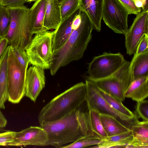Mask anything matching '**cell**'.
I'll return each mask as SVG.
<instances>
[{
    "instance_id": "obj_2",
    "label": "cell",
    "mask_w": 148,
    "mask_h": 148,
    "mask_svg": "<svg viewBox=\"0 0 148 148\" xmlns=\"http://www.w3.org/2000/svg\"><path fill=\"white\" fill-rule=\"evenodd\" d=\"M81 22L73 31L64 45L53 52L50 68L52 75H54L61 68L72 61L81 58L91 39L93 27L86 13L81 9Z\"/></svg>"
},
{
    "instance_id": "obj_20",
    "label": "cell",
    "mask_w": 148,
    "mask_h": 148,
    "mask_svg": "<svg viewBox=\"0 0 148 148\" xmlns=\"http://www.w3.org/2000/svg\"><path fill=\"white\" fill-rule=\"evenodd\" d=\"M148 96V76H144L130 83L125 93V98L137 102L145 99Z\"/></svg>"
},
{
    "instance_id": "obj_40",
    "label": "cell",
    "mask_w": 148,
    "mask_h": 148,
    "mask_svg": "<svg viewBox=\"0 0 148 148\" xmlns=\"http://www.w3.org/2000/svg\"><path fill=\"white\" fill-rule=\"evenodd\" d=\"M36 0H26V2H31L34 1H36Z\"/></svg>"
},
{
    "instance_id": "obj_10",
    "label": "cell",
    "mask_w": 148,
    "mask_h": 148,
    "mask_svg": "<svg viewBox=\"0 0 148 148\" xmlns=\"http://www.w3.org/2000/svg\"><path fill=\"white\" fill-rule=\"evenodd\" d=\"M129 13L119 0H104L102 19L114 32L125 35L128 29Z\"/></svg>"
},
{
    "instance_id": "obj_7",
    "label": "cell",
    "mask_w": 148,
    "mask_h": 148,
    "mask_svg": "<svg viewBox=\"0 0 148 148\" xmlns=\"http://www.w3.org/2000/svg\"><path fill=\"white\" fill-rule=\"evenodd\" d=\"M27 69L19 63L11 46H9L8 61V100L13 103H19L25 95V83Z\"/></svg>"
},
{
    "instance_id": "obj_18",
    "label": "cell",
    "mask_w": 148,
    "mask_h": 148,
    "mask_svg": "<svg viewBox=\"0 0 148 148\" xmlns=\"http://www.w3.org/2000/svg\"><path fill=\"white\" fill-rule=\"evenodd\" d=\"M130 83L148 76V49L139 54L134 55L130 62Z\"/></svg>"
},
{
    "instance_id": "obj_42",
    "label": "cell",
    "mask_w": 148,
    "mask_h": 148,
    "mask_svg": "<svg viewBox=\"0 0 148 148\" xmlns=\"http://www.w3.org/2000/svg\"><path fill=\"white\" fill-rule=\"evenodd\" d=\"M1 0H0V3L1 2Z\"/></svg>"
},
{
    "instance_id": "obj_9",
    "label": "cell",
    "mask_w": 148,
    "mask_h": 148,
    "mask_svg": "<svg viewBox=\"0 0 148 148\" xmlns=\"http://www.w3.org/2000/svg\"><path fill=\"white\" fill-rule=\"evenodd\" d=\"M126 60L120 52H104L95 57L89 64L87 79H97L108 77L116 71Z\"/></svg>"
},
{
    "instance_id": "obj_28",
    "label": "cell",
    "mask_w": 148,
    "mask_h": 148,
    "mask_svg": "<svg viewBox=\"0 0 148 148\" xmlns=\"http://www.w3.org/2000/svg\"><path fill=\"white\" fill-rule=\"evenodd\" d=\"M79 0H64L60 4L61 21L73 13L79 7Z\"/></svg>"
},
{
    "instance_id": "obj_41",
    "label": "cell",
    "mask_w": 148,
    "mask_h": 148,
    "mask_svg": "<svg viewBox=\"0 0 148 148\" xmlns=\"http://www.w3.org/2000/svg\"><path fill=\"white\" fill-rule=\"evenodd\" d=\"M60 4L62 2L64 1V0H58Z\"/></svg>"
},
{
    "instance_id": "obj_24",
    "label": "cell",
    "mask_w": 148,
    "mask_h": 148,
    "mask_svg": "<svg viewBox=\"0 0 148 148\" xmlns=\"http://www.w3.org/2000/svg\"><path fill=\"white\" fill-rule=\"evenodd\" d=\"M88 109L89 133L98 137L101 140L107 137L102 125L100 113L94 109Z\"/></svg>"
},
{
    "instance_id": "obj_6",
    "label": "cell",
    "mask_w": 148,
    "mask_h": 148,
    "mask_svg": "<svg viewBox=\"0 0 148 148\" xmlns=\"http://www.w3.org/2000/svg\"><path fill=\"white\" fill-rule=\"evenodd\" d=\"M130 62L126 60L116 71L108 77L97 79H87L119 101H123L125 93L130 82Z\"/></svg>"
},
{
    "instance_id": "obj_32",
    "label": "cell",
    "mask_w": 148,
    "mask_h": 148,
    "mask_svg": "<svg viewBox=\"0 0 148 148\" xmlns=\"http://www.w3.org/2000/svg\"><path fill=\"white\" fill-rule=\"evenodd\" d=\"M15 132L7 130L0 132V146H7L8 144L13 140Z\"/></svg>"
},
{
    "instance_id": "obj_39",
    "label": "cell",
    "mask_w": 148,
    "mask_h": 148,
    "mask_svg": "<svg viewBox=\"0 0 148 148\" xmlns=\"http://www.w3.org/2000/svg\"><path fill=\"white\" fill-rule=\"evenodd\" d=\"M7 130H5L3 128H1L0 127V132H4L6 131Z\"/></svg>"
},
{
    "instance_id": "obj_22",
    "label": "cell",
    "mask_w": 148,
    "mask_h": 148,
    "mask_svg": "<svg viewBox=\"0 0 148 148\" xmlns=\"http://www.w3.org/2000/svg\"><path fill=\"white\" fill-rule=\"evenodd\" d=\"M100 116L102 126L107 137L130 131L129 128L112 116L100 114Z\"/></svg>"
},
{
    "instance_id": "obj_12",
    "label": "cell",
    "mask_w": 148,
    "mask_h": 148,
    "mask_svg": "<svg viewBox=\"0 0 148 148\" xmlns=\"http://www.w3.org/2000/svg\"><path fill=\"white\" fill-rule=\"evenodd\" d=\"M47 134L42 127L30 126L18 132H16L13 141L7 146H14L32 145L46 146Z\"/></svg>"
},
{
    "instance_id": "obj_21",
    "label": "cell",
    "mask_w": 148,
    "mask_h": 148,
    "mask_svg": "<svg viewBox=\"0 0 148 148\" xmlns=\"http://www.w3.org/2000/svg\"><path fill=\"white\" fill-rule=\"evenodd\" d=\"M8 45L0 58V108H5V103L8 98L7 84Z\"/></svg>"
},
{
    "instance_id": "obj_19",
    "label": "cell",
    "mask_w": 148,
    "mask_h": 148,
    "mask_svg": "<svg viewBox=\"0 0 148 148\" xmlns=\"http://www.w3.org/2000/svg\"><path fill=\"white\" fill-rule=\"evenodd\" d=\"M61 21L60 4L58 0H46L43 27L47 30L56 29Z\"/></svg>"
},
{
    "instance_id": "obj_30",
    "label": "cell",
    "mask_w": 148,
    "mask_h": 148,
    "mask_svg": "<svg viewBox=\"0 0 148 148\" xmlns=\"http://www.w3.org/2000/svg\"><path fill=\"white\" fill-rule=\"evenodd\" d=\"M135 114L144 121H148V101L143 100L137 102Z\"/></svg>"
},
{
    "instance_id": "obj_25",
    "label": "cell",
    "mask_w": 148,
    "mask_h": 148,
    "mask_svg": "<svg viewBox=\"0 0 148 148\" xmlns=\"http://www.w3.org/2000/svg\"><path fill=\"white\" fill-rule=\"evenodd\" d=\"M101 139L89 133L76 141L60 148H79L95 145L99 144Z\"/></svg>"
},
{
    "instance_id": "obj_29",
    "label": "cell",
    "mask_w": 148,
    "mask_h": 148,
    "mask_svg": "<svg viewBox=\"0 0 148 148\" xmlns=\"http://www.w3.org/2000/svg\"><path fill=\"white\" fill-rule=\"evenodd\" d=\"M11 47L18 62L23 67L27 69L29 61L25 51L19 47Z\"/></svg>"
},
{
    "instance_id": "obj_33",
    "label": "cell",
    "mask_w": 148,
    "mask_h": 148,
    "mask_svg": "<svg viewBox=\"0 0 148 148\" xmlns=\"http://www.w3.org/2000/svg\"><path fill=\"white\" fill-rule=\"evenodd\" d=\"M148 49V35L145 34L140 40L137 46L136 51L134 54H139Z\"/></svg>"
},
{
    "instance_id": "obj_14",
    "label": "cell",
    "mask_w": 148,
    "mask_h": 148,
    "mask_svg": "<svg viewBox=\"0 0 148 148\" xmlns=\"http://www.w3.org/2000/svg\"><path fill=\"white\" fill-rule=\"evenodd\" d=\"M80 9L79 7L70 15L61 21L58 27L53 32V52L60 49L69 38L73 31L72 27L73 20Z\"/></svg>"
},
{
    "instance_id": "obj_17",
    "label": "cell",
    "mask_w": 148,
    "mask_h": 148,
    "mask_svg": "<svg viewBox=\"0 0 148 148\" xmlns=\"http://www.w3.org/2000/svg\"><path fill=\"white\" fill-rule=\"evenodd\" d=\"M130 130L133 139L126 148H148V121L138 120Z\"/></svg>"
},
{
    "instance_id": "obj_34",
    "label": "cell",
    "mask_w": 148,
    "mask_h": 148,
    "mask_svg": "<svg viewBox=\"0 0 148 148\" xmlns=\"http://www.w3.org/2000/svg\"><path fill=\"white\" fill-rule=\"evenodd\" d=\"M26 3V0H1L0 5L7 7H12L24 5Z\"/></svg>"
},
{
    "instance_id": "obj_5",
    "label": "cell",
    "mask_w": 148,
    "mask_h": 148,
    "mask_svg": "<svg viewBox=\"0 0 148 148\" xmlns=\"http://www.w3.org/2000/svg\"><path fill=\"white\" fill-rule=\"evenodd\" d=\"M53 32L44 31L35 34L25 51L32 66L49 69L52 56Z\"/></svg>"
},
{
    "instance_id": "obj_37",
    "label": "cell",
    "mask_w": 148,
    "mask_h": 148,
    "mask_svg": "<svg viewBox=\"0 0 148 148\" xmlns=\"http://www.w3.org/2000/svg\"><path fill=\"white\" fill-rule=\"evenodd\" d=\"M142 1L143 3V6L142 8L143 11H148V0H140Z\"/></svg>"
},
{
    "instance_id": "obj_1",
    "label": "cell",
    "mask_w": 148,
    "mask_h": 148,
    "mask_svg": "<svg viewBox=\"0 0 148 148\" xmlns=\"http://www.w3.org/2000/svg\"><path fill=\"white\" fill-rule=\"evenodd\" d=\"M40 126L47 134L46 146L60 148L89 133L88 111L77 109L58 120Z\"/></svg>"
},
{
    "instance_id": "obj_31",
    "label": "cell",
    "mask_w": 148,
    "mask_h": 148,
    "mask_svg": "<svg viewBox=\"0 0 148 148\" xmlns=\"http://www.w3.org/2000/svg\"><path fill=\"white\" fill-rule=\"evenodd\" d=\"M126 8L130 14L137 15L142 11V9L137 7L135 5L134 0H119Z\"/></svg>"
},
{
    "instance_id": "obj_4",
    "label": "cell",
    "mask_w": 148,
    "mask_h": 148,
    "mask_svg": "<svg viewBox=\"0 0 148 148\" xmlns=\"http://www.w3.org/2000/svg\"><path fill=\"white\" fill-rule=\"evenodd\" d=\"M8 8L11 17L5 37L8 40V45L19 47L25 50L32 38L29 30L30 8L24 5Z\"/></svg>"
},
{
    "instance_id": "obj_27",
    "label": "cell",
    "mask_w": 148,
    "mask_h": 148,
    "mask_svg": "<svg viewBox=\"0 0 148 148\" xmlns=\"http://www.w3.org/2000/svg\"><path fill=\"white\" fill-rule=\"evenodd\" d=\"M11 21V15L8 8L0 5V39L5 37Z\"/></svg>"
},
{
    "instance_id": "obj_16",
    "label": "cell",
    "mask_w": 148,
    "mask_h": 148,
    "mask_svg": "<svg viewBox=\"0 0 148 148\" xmlns=\"http://www.w3.org/2000/svg\"><path fill=\"white\" fill-rule=\"evenodd\" d=\"M46 0H36L30 8L29 30L33 35L46 30L43 27Z\"/></svg>"
},
{
    "instance_id": "obj_36",
    "label": "cell",
    "mask_w": 148,
    "mask_h": 148,
    "mask_svg": "<svg viewBox=\"0 0 148 148\" xmlns=\"http://www.w3.org/2000/svg\"><path fill=\"white\" fill-rule=\"evenodd\" d=\"M0 109V127L3 128L6 125L7 121Z\"/></svg>"
},
{
    "instance_id": "obj_23",
    "label": "cell",
    "mask_w": 148,
    "mask_h": 148,
    "mask_svg": "<svg viewBox=\"0 0 148 148\" xmlns=\"http://www.w3.org/2000/svg\"><path fill=\"white\" fill-rule=\"evenodd\" d=\"M133 139L131 130L102 139L101 142L92 147L99 148H126Z\"/></svg>"
},
{
    "instance_id": "obj_13",
    "label": "cell",
    "mask_w": 148,
    "mask_h": 148,
    "mask_svg": "<svg viewBox=\"0 0 148 148\" xmlns=\"http://www.w3.org/2000/svg\"><path fill=\"white\" fill-rule=\"evenodd\" d=\"M45 84L43 69L32 66L27 70L25 83L26 97L35 102Z\"/></svg>"
},
{
    "instance_id": "obj_15",
    "label": "cell",
    "mask_w": 148,
    "mask_h": 148,
    "mask_svg": "<svg viewBox=\"0 0 148 148\" xmlns=\"http://www.w3.org/2000/svg\"><path fill=\"white\" fill-rule=\"evenodd\" d=\"M104 0H79V7L87 14L93 29L98 32L101 30V21Z\"/></svg>"
},
{
    "instance_id": "obj_26",
    "label": "cell",
    "mask_w": 148,
    "mask_h": 148,
    "mask_svg": "<svg viewBox=\"0 0 148 148\" xmlns=\"http://www.w3.org/2000/svg\"><path fill=\"white\" fill-rule=\"evenodd\" d=\"M99 89L101 95L116 110L129 117H134L137 115L125 106L122 102L119 101L111 95Z\"/></svg>"
},
{
    "instance_id": "obj_3",
    "label": "cell",
    "mask_w": 148,
    "mask_h": 148,
    "mask_svg": "<svg viewBox=\"0 0 148 148\" xmlns=\"http://www.w3.org/2000/svg\"><path fill=\"white\" fill-rule=\"evenodd\" d=\"M85 83L73 85L52 99L41 109L38 117L40 125L58 120L79 109L86 102Z\"/></svg>"
},
{
    "instance_id": "obj_35",
    "label": "cell",
    "mask_w": 148,
    "mask_h": 148,
    "mask_svg": "<svg viewBox=\"0 0 148 148\" xmlns=\"http://www.w3.org/2000/svg\"><path fill=\"white\" fill-rule=\"evenodd\" d=\"M8 41L5 37L0 39V58L8 45Z\"/></svg>"
},
{
    "instance_id": "obj_8",
    "label": "cell",
    "mask_w": 148,
    "mask_h": 148,
    "mask_svg": "<svg viewBox=\"0 0 148 148\" xmlns=\"http://www.w3.org/2000/svg\"><path fill=\"white\" fill-rule=\"evenodd\" d=\"M86 93V102L88 109H93L102 114L112 116L130 129L138 120L136 115L130 117L119 112L112 107L103 97L99 89L92 82L86 79L85 82Z\"/></svg>"
},
{
    "instance_id": "obj_38",
    "label": "cell",
    "mask_w": 148,
    "mask_h": 148,
    "mask_svg": "<svg viewBox=\"0 0 148 148\" xmlns=\"http://www.w3.org/2000/svg\"><path fill=\"white\" fill-rule=\"evenodd\" d=\"M135 5L138 8L142 9L143 6V3L140 0H134Z\"/></svg>"
},
{
    "instance_id": "obj_11",
    "label": "cell",
    "mask_w": 148,
    "mask_h": 148,
    "mask_svg": "<svg viewBox=\"0 0 148 148\" xmlns=\"http://www.w3.org/2000/svg\"><path fill=\"white\" fill-rule=\"evenodd\" d=\"M148 11H141L136 15L133 23L125 35L127 54H134L141 38L148 35Z\"/></svg>"
}]
</instances>
